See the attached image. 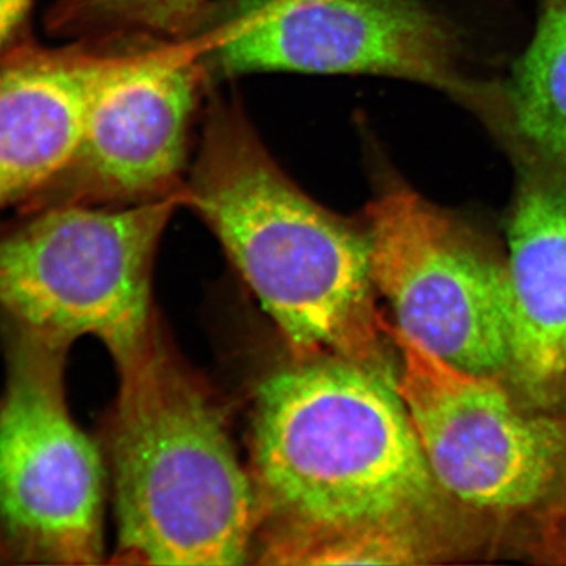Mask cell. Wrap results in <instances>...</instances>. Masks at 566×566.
<instances>
[{"label": "cell", "mask_w": 566, "mask_h": 566, "mask_svg": "<svg viewBox=\"0 0 566 566\" xmlns=\"http://www.w3.org/2000/svg\"><path fill=\"white\" fill-rule=\"evenodd\" d=\"M252 564L365 528L423 524L436 485L389 371L337 356L296 357L255 390Z\"/></svg>", "instance_id": "1"}, {"label": "cell", "mask_w": 566, "mask_h": 566, "mask_svg": "<svg viewBox=\"0 0 566 566\" xmlns=\"http://www.w3.org/2000/svg\"><path fill=\"white\" fill-rule=\"evenodd\" d=\"M182 199L216 234L292 356L345 357L387 371L367 223L311 199L237 104H212Z\"/></svg>", "instance_id": "2"}, {"label": "cell", "mask_w": 566, "mask_h": 566, "mask_svg": "<svg viewBox=\"0 0 566 566\" xmlns=\"http://www.w3.org/2000/svg\"><path fill=\"white\" fill-rule=\"evenodd\" d=\"M106 431L117 521L112 564H252L259 515L222 406L158 324L117 365Z\"/></svg>", "instance_id": "3"}, {"label": "cell", "mask_w": 566, "mask_h": 566, "mask_svg": "<svg viewBox=\"0 0 566 566\" xmlns=\"http://www.w3.org/2000/svg\"><path fill=\"white\" fill-rule=\"evenodd\" d=\"M182 192L117 207L62 202L0 233V323L73 346L91 335L115 365L158 327L153 264Z\"/></svg>", "instance_id": "4"}, {"label": "cell", "mask_w": 566, "mask_h": 566, "mask_svg": "<svg viewBox=\"0 0 566 566\" xmlns=\"http://www.w3.org/2000/svg\"><path fill=\"white\" fill-rule=\"evenodd\" d=\"M0 542L10 565H99L106 460L66 398L71 345L0 323Z\"/></svg>", "instance_id": "5"}, {"label": "cell", "mask_w": 566, "mask_h": 566, "mask_svg": "<svg viewBox=\"0 0 566 566\" xmlns=\"http://www.w3.org/2000/svg\"><path fill=\"white\" fill-rule=\"evenodd\" d=\"M203 41L205 70L367 74L416 82L474 112L504 115V87L469 76L455 29L424 0H237Z\"/></svg>", "instance_id": "6"}, {"label": "cell", "mask_w": 566, "mask_h": 566, "mask_svg": "<svg viewBox=\"0 0 566 566\" xmlns=\"http://www.w3.org/2000/svg\"><path fill=\"white\" fill-rule=\"evenodd\" d=\"M376 292L412 344L474 374L509 365L504 264L460 219L400 178H382L365 214Z\"/></svg>", "instance_id": "7"}, {"label": "cell", "mask_w": 566, "mask_h": 566, "mask_svg": "<svg viewBox=\"0 0 566 566\" xmlns=\"http://www.w3.org/2000/svg\"><path fill=\"white\" fill-rule=\"evenodd\" d=\"M395 335L397 389L439 490L491 513H517L547 501L566 475V427L532 415L495 376L446 363Z\"/></svg>", "instance_id": "8"}, {"label": "cell", "mask_w": 566, "mask_h": 566, "mask_svg": "<svg viewBox=\"0 0 566 566\" xmlns=\"http://www.w3.org/2000/svg\"><path fill=\"white\" fill-rule=\"evenodd\" d=\"M203 70L202 40L111 52L62 202L133 205L182 192Z\"/></svg>", "instance_id": "9"}, {"label": "cell", "mask_w": 566, "mask_h": 566, "mask_svg": "<svg viewBox=\"0 0 566 566\" xmlns=\"http://www.w3.org/2000/svg\"><path fill=\"white\" fill-rule=\"evenodd\" d=\"M516 188L509 218L504 292L509 365L539 408L566 401V169L506 145Z\"/></svg>", "instance_id": "10"}, {"label": "cell", "mask_w": 566, "mask_h": 566, "mask_svg": "<svg viewBox=\"0 0 566 566\" xmlns=\"http://www.w3.org/2000/svg\"><path fill=\"white\" fill-rule=\"evenodd\" d=\"M111 52L21 51L0 62V211L43 199L80 151Z\"/></svg>", "instance_id": "11"}, {"label": "cell", "mask_w": 566, "mask_h": 566, "mask_svg": "<svg viewBox=\"0 0 566 566\" xmlns=\"http://www.w3.org/2000/svg\"><path fill=\"white\" fill-rule=\"evenodd\" d=\"M504 92L506 122L497 139L566 169V0H543L534 36Z\"/></svg>", "instance_id": "12"}, {"label": "cell", "mask_w": 566, "mask_h": 566, "mask_svg": "<svg viewBox=\"0 0 566 566\" xmlns=\"http://www.w3.org/2000/svg\"><path fill=\"white\" fill-rule=\"evenodd\" d=\"M216 0H61L59 24L117 35H177L189 31Z\"/></svg>", "instance_id": "13"}, {"label": "cell", "mask_w": 566, "mask_h": 566, "mask_svg": "<svg viewBox=\"0 0 566 566\" xmlns=\"http://www.w3.org/2000/svg\"><path fill=\"white\" fill-rule=\"evenodd\" d=\"M423 524L365 528L312 539L294 547L281 565H412L427 560Z\"/></svg>", "instance_id": "14"}, {"label": "cell", "mask_w": 566, "mask_h": 566, "mask_svg": "<svg viewBox=\"0 0 566 566\" xmlns=\"http://www.w3.org/2000/svg\"><path fill=\"white\" fill-rule=\"evenodd\" d=\"M32 0H0V48L28 14Z\"/></svg>", "instance_id": "15"}, {"label": "cell", "mask_w": 566, "mask_h": 566, "mask_svg": "<svg viewBox=\"0 0 566 566\" xmlns=\"http://www.w3.org/2000/svg\"><path fill=\"white\" fill-rule=\"evenodd\" d=\"M0 565H10L9 556H7L6 549H3L2 542H0Z\"/></svg>", "instance_id": "16"}]
</instances>
